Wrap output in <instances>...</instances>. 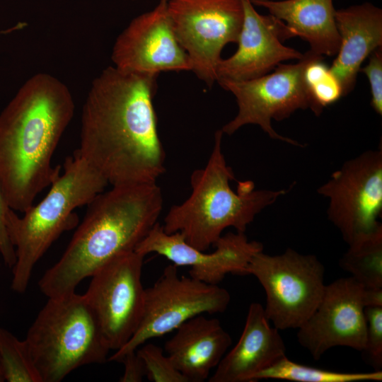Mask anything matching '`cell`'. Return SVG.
I'll use <instances>...</instances> for the list:
<instances>
[{
	"label": "cell",
	"mask_w": 382,
	"mask_h": 382,
	"mask_svg": "<svg viewBox=\"0 0 382 382\" xmlns=\"http://www.w3.org/2000/svg\"><path fill=\"white\" fill-rule=\"evenodd\" d=\"M26 25H27V24L25 22H18L16 24L13 25V26L10 27V28H6V29H4V30H0V36L1 35H8V34L12 33L13 32L23 30L24 28L26 27Z\"/></svg>",
	"instance_id": "obj_30"
},
{
	"label": "cell",
	"mask_w": 382,
	"mask_h": 382,
	"mask_svg": "<svg viewBox=\"0 0 382 382\" xmlns=\"http://www.w3.org/2000/svg\"><path fill=\"white\" fill-rule=\"evenodd\" d=\"M167 8L192 71L211 87L222 50L238 41L244 16L241 0H168Z\"/></svg>",
	"instance_id": "obj_10"
},
{
	"label": "cell",
	"mask_w": 382,
	"mask_h": 382,
	"mask_svg": "<svg viewBox=\"0 0 382 382\" xmlns=\"http://www.w3.org/2000/svg\"><path fill=\"white\" fill-rule=\"evenodd\" d=\"M223 134L221 129L215 132L206 166L190 175V196L169 209L162 225L166 233H179L189 245L204 252L226 228L245 233L262 210L287 192L256 190L250 180L239 182L237 192L233 191L230 182L235 177L222 152Z\"/></svg>",
	"instance_id": "obj_4"
},
{
	"label": "cell",
	"mask_w": 382,
	"mask_h": 382,
	"mask_svg": "<svg viewBox=\"0 0 382 382\" xmlns=\"http://www.w3.org/2000/svg\"><path fill=\"white\" fill-rule=\"evenodd\" d=\"M348 245L340 267L364 289L382 290V228Z\"/></svg>",
	"instance_id": "obj_21"
},
{
	"label": "cell",
	"mask_w": 382,
	"mask_h": 382,
	"mask_svg": "<svg viewBox=\"0 0 382 382\" xmlns=\"http://www.w3.org/2000/svg\"><path fill=\"white\" fill-rule=\"evenodd\" d=\"M157 77L111 66L91 83L76 151L112 186L156 183L166 171L153 103Z\"/></svg>",
	"instance_id": "obj_1"
},
{
	"label": "cell",
	"mask_w": 382,
	"mask_h": 382,
	"mask_svg": "<svg viewBox=\"0 0 382 382\" xmlns=\"http://www.w3.org/2000/svg\"><path fill=\"white\" fill-rule=\"evenodd\" d=\"M165 344L166 355L188 382H202L231 345L230 335L216 318L202 314L181 324Z\"/></svg>",
	"instance_id": "obj_19"
},
{
	"label": "cell",
	"mask_w": 382,
	"mask_h": 382,
	"mask_svg": "<svg viewBox=\"0 0 382 382\" xmlns=\"http://www.w3.org/2000/svg\"><path fill=\"white\" fill-rule=\"evenodd\" d=\"M63 167L40 202L21 216L11 209L8 213L7 231L16 256L11 282L16 292L25 291L35 264L64 231L76 225L74 210L88 204L108 184L76 151Z\"/></svg>",
	"instance_id": "obj_5"
},
{
	"label": "cell",
	"mask_w": 382,
	"mask_h": 382,
	"mask_svg": "<svg viewBox=\"0 0 382 382\" xmlns=\"http://www.w3.org/2000/svg\"><path fill=\"white\" fill-rule=\"evenodd\" d=\"M264 307L252 303L237 344L224 356L209 382H254L264 369L286 356L279 330L272 327Z\"/></svg>",
	"instance_id": "obj_17"
},
{
	"label": "cell",
	"mask_w": 382,
	"mask_h": 382,
	"mask_svg": "<svg viewBox=\"0 0 382 382\" xmlns=\"http://www.w3.org/2000/svg\"><path fill=\"white\" fill-rule=\"evenodd\" d=\"M2 381H5V379H4L3 369H2L1 361H0V382H2Z\"/></svg>",
	"instance_id": "obj_31"
},
{
	"label": "cell",
	"mask_w": 382,
	"mask_h": 382,
	"mask_svg": "<svg viewBox=\"0 0 382 382\" xmlns=\"http://www.w3.org/2000/svg\"><path fill=\"white\" fill-rule=\"evenodd\" d=\"M137 352L142 359L146 376L153 382H188L187 379L173 365L163 349L149 343L141 345Z\"/></svg>",
	"instance_id": "obj_25"
},
{
	"label": "cell",
	"mask_w": 382,
	"mask_h": 382,
	"mask_svg": "<svg viewBox=\"0 0 382 382\" xmlns=\"http://www.w3.org/2000/svg\"><path fill=\"white\" fill-rule=\"evenodd\" d=\"M211 253L189 245L179 233H167L157 222L135 251L144 255L151 253L166 257L174 265L190 267L191 277L209 284H218L229 273L245 275L252 256L263 250L261 243L249 241L245 233L222 235L214 245Z\"/></svg>",
	"instance_id": "obj_15"
},
{
	"label": "cell",
	"mask_w": 382,
	"mask_h": 382,
	"mask_svg": "<svg viewBox=\"0 0 382 382\" xmlns=\"http://www.w3.org/2000/svg\"><path fill=\"white\" fill-rule=\"evenodd\" d=\"M42 382H59L74 369L108 361L111 350L84 294L48 300L25 339Z\"/></svg>",
	"instance_id": "obj_6"
},
{
	"label": "cell",
	"mask_w": 382,
	"mask_h": 382,
	"mask_svg": "<svg viewBox=\"0 0 382 382\" xmlns=\"http://www.w3.org/2000/svg\"><path fill=\"white\" fill-rule=\"evenodd\" d=\"M366 332L361 354L374 371L382 369V306H367L364 309Z\"/></svg>",
	"instance_id": "obj_26"
},
{
	"label": "cell",
	"mask_w": 382,
	"mask_h": 382,
	"mask_svg": "<svg viewBox=\"0 0 382 382\" xmlns=\"http://www.w3.org/2000/svg\"><path fill=\"white\" fill-rule=\"evenodd\" d=\"M125 366V371L120 381L122 382H140L146 376V369L142 359L137 351L125 354L120 359Z\"/></svg>",
	"instance_id": "obj_29"
},
{
	"label": "cell",
	"mask_w": 382,
	"mask_h": 382,
	"mask_svg": "<svg viewBox=\"0 0 382 382\" xmlns=\"http://www.w3.org/2000/svg\"><path fill=\"white\" fill-rule=\"evenodd\" d=\"M317 55L308 50L297 62L280 64L270 74L245 81H218L224 89L233 93L238 108L236 117L221 129L223 133L231 135L243 126L256 125L272 139L302 146L298 141L279 134L271 123L272 120L288 118L299 109L316 112L304 70Z\"/></svg>",
	"instance_id": "obj_8"
},
{
	"label": "cell",
	"mask_w": 382,
	"mask_h": 382,
	"mask_svg": "<svg viewBox=\"0 0 382 382\" xmlns=\"http://www.w3.org/2000/svg\"><path fill=\"white\" fill-rule=\"evenodd\" d=\"M74 112L68 87L37 73L0 114V183L9 207L23 213L60 174L52 158Z\"/></svg>",
	"instance_id": "obj_2"
},
{
	"label": "cell",
	"mask_w": 382,
	"mask_h": 382,
	"mask_svg": "<svg viewBox=\"0 0 382 382\" xmlns=\"http://www.w3.org/2000/svg\"><path fill=\"white\" fill-rule=\"evenodd\" d=\"M382 306V290H367L352 277L325 285L322 299L298 328L297 340L318 360L330 349L342 346L361 352L364 347L367 306Z\"/></svg>",
	"instance_id": "obj_12"
},
{
	"label": "cell",
	"mask_w": 382,
	"mask_h": 382,
	"mask_svg": "<svg viewBox=\"0 0 382 382\" xmlns=\"http://www.w3.org/2000/svg\"><path fill=\"white\" fill-rule=\"evenodd\" d=\"M88 205L64 253L39 282L47 298L75 291L83 279L134 250L158 222L163 197L156 183L112 185Z\"/></svg>",
	"instance_id": "obj_3"
},
{
	"label": "cell",
	"mask_w": 382,
	"mask_h": 382,
	"mask_svg": "<svg viewBox=\"0 0 382 382\" xmlns=\"http://www.w3.org/2000/svg\"><path fill=\"white\" fill-rule=\"evenodd\" d=\"M340 47L330 69L340 82L343 96L355 86L364 60L382 46V10L366 2L336 10Z\"/></svg>",
	"instance_id": "obj_18"
},
{
	"label": "cell",
	"mask_w": 382,
	"mask_h": 382,
	"mask_svg": "<svg viewBox=\"0 0 382 382\" xmlns=\"http://www.w3.org/2000/svg\"><path fill=\"white\" fill-rule=\"evenodd\" d=\"M0 361L5 381L42 382L25 340L1 328Z\"/></svg>",
	"instance_id": "obj_23"
},
{
	"label": "cell",
	"mask_w": 382,
	"mask_h": 382,
	"mask_svg": "<svg viewBox=\"0 0 382 382\" xmlns=\"http://www.w3.org/2000/svg\"><path fill=\"white\" fill-rule=\"evenodd\" d=\"M10 209L0 183V254L5 265L12 268L16 256L7 231V216Z\"/></svg>",
	"instance_id": "obj_28"
},
{
	"label": "cell",
	"mask_w": 382,
	"mask_h": 382,
	"mask_svg": "<svg viewBox=\"0 0 382 382\" xmlns=\"http://www.w3.org/2000/svg\"><path fill=\"white\" fill-rule=\"evenodd\" d=\"M241 1L244 16L236 42L238 47L233 55L219 62L216 82L257 78L284 61L303 57L304 54L282 43L292 37L283 21L271 14L259 13L250 0Z\"/></svg>",
	"instance_id": "obj_16"
},
{
	"label": "cell",
	"mask_w": 382,
	"mask_h": 382,
	"mask_svg": "<svg viewBox=\"0 0 382 382\" xmlns=\"http://www.w3.org/2000/svg\"><path fill=\"white\" fill-rule=\"evenodd\" d=\"M317 192L329 199L328 219L348 245L381 228V147L345 162Z\"/></svg>",
	"instance_id": "obj_11"
},
{
	"label": "cell",
	"mask_w": 382,
	"mask_h": 382,
	"mask_svg": "<svg viewBox=\"0 0 382 382\" xmlns=\"http://www.w3.org/2000/svg\"><path fill=\"white\" fill-rule=\"evenodd\" d=\"M160 1H167L168 0H160Z\"/></svg>",
	"instance_id": "obj_32"
},
{
	"label": "cell",
	"mask_w": 382,
	"mask_h": 382,
	"mask_svg": "<svg viewBox=\"0 0 382 382\" xmlns=\"http://www.w3.org/2000/svg\"><path fill=\"white\" fill-rule=\"evenodd\" d=\"M283 21L292 37L306 40L313 53L332 57L340 47L332 0H250Z\"/></svg>",
	"instance_id": "obj_20"
},
{
	"label": "cell",
	"mask_w": 382,
	"mask_h": 382,
	"mask_svg": "<svg viewBox=\"0 0 382 382\" xmlns=\"http://www.w3.org/2000/svg\"><path fill=\"white\" fill-rule=\"evenodd\" d=\"M230 301L226 289L190 276L180 277L178 266L169 265L156 282L145 289L143 313L135 332L108 361L119 362L148 340L163 336L196 316L223 313Z\"/></svg>",
	"instance_id": "obj_9"
},
{
	"label": "cell",
	"mask_w": 382,
	"mask_h": 382,
	"mask_svg": "<svg viewBox=\"0 0 382 382\" xmlns=\"http://www.w3.org/2000/svg\"><path fill=\"white\" fill-rule=\"evenodd\" d=\"M246 274L263 287L265 316L278 330L298 329L317 308L326 285L325 267L317 257L289 248L276 255L255 253Z\"/></svg>",
	"instance_id": "obj_7"
},
{
	"label": "cell",
	"mask_w": 382,
	"mask_h": 382,
	"mask_svg": "<svg viewBox=\"0 0 382 382\" xmlns=\"http://www.w3.org/2000/svg\"><path fill=\"white\" fill-rule=\"evenodd\" d=\"M360 70L367 76L371 93V105L375 112L382 115V49L378 47L369 55L366 66Z\"/></svg>",
	"instance_id": "obj_27"
},
{
	"label": "cell",
	"mask_w": 382,
	"mask_h": 382,
	"mask_svg": "<svg viewBox=\"0 0 382 382\" xmlns=\"http://www.w3.org/2000/svg\"><path fill=\"white\" fill-rule=\"evenodd\" d=\"M144 257L133 250L112 259L91 276L84 294L110 349L122 347L140 323L145 295L141 282Z\"/></svg>",
	"instance_id": "obj_13"
},
{
	"label": "cell",
	"mask_w": 382,
	"mask_h": 382,
	"mask_svg": "<svg viewBox=\"0 0 382 382\" xmlns=\"http://www.w3.org/2000/svg\"><path fill=\"white\" fill-rule=\"evenodd\" d=\"M111 57L114 66L133 74L158 76L163 71H192L163 1L130 22L117 37Z\"/></svg>",
	"instance_id": "obj_14"
},
{
	"label": "cell",
	"mask_w": 382,
	"mask_h": 382,
	"mask_svg": "<svg viewBox=\"0 0 382 382\" xmlns=\"http://www.w3.org/2000/svg\"><path fill=\"white\" fill-rule=\"evenodd\" d=\"M260 379H279L296 382L381 381L382 371L368 373L332 371L298 364L285 356L259 373L255 381Z\"/></svg>",
	"instance_id": "obj_22"
},
{
	"label": "cell",
	"mask_w": 382,
	"mask_h": 382,
	"mask_svg": "<svg viewBox=\"0 0 382 382\" xmlns=\"http://www.w3.org/2000/svg\"><path fill=\"white\" fill-rule=\"evenodd\" d=\"M323 59V56L317 55L306 65L304 70V79L317 116L325 107L333 104L343 96L340 82Z\"/></svg>",
	"instance_id": "obj_24"
}]
</instances>
